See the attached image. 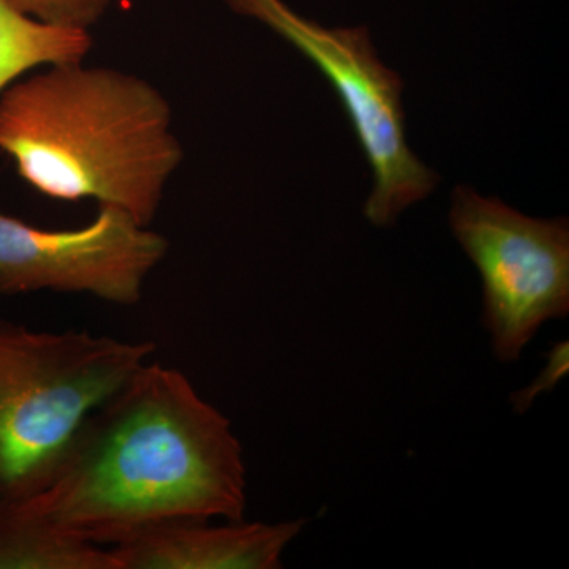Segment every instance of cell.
I'll list each match as a JSON object with an SVG mask.
<instances>
[{
    "label": "cell",
    "instance_id": "cell-1",
    "mask_svg": "<svg viewBox=\"0 0 569 569\" xmlns=\"http://www.w3.org/2000/svg\"><path fill=\"white\" fill-rule=\"evenodd\" d=\"M2 509L100 548L178 520H244L242 447L181 370L148 362L82 421L43 488Z\"/></svg>",
    "mask_w": 569,
    "mask_h": 569
},
{
    "label": "cell",
    "instance_id": "cell-2",
    "mask_svg": "<svg viewBox=\"0 0 569 569\" xmlns=\"http://www.w3.org/2000/svg\"><path fill=\"white\" fill-rule=\"evenodd\" d=\"M0 151L40 193L96 198L144 227L182 160L160 92L132 74L80 63L52 66L7 89Z\"/></svg>",
    "mask_w": 569,
    "mask_h": 569
},
{
    "label": "cell",
    "instance_id": "cell-3",
    "mask_svg": "<svg viewBox=\"0 0 569 569\" xmlns=\"http://www.w3.org/2000/svg\"><path fill=\"white\" fill-rule=\"evenodd\" d=\"M156 351L153 342L0 320V509L43 488L82 421Z\"/></svg>",
    "mask_w": 569,
    "mask_h": 569
},
{
    "label": "cell",
    "instance_id": "cell-4",
    "mask_svg": "<svg viewBox=\"0 0 569 569\" xmlns=\"http://www.w3.org/2000/svg\"><path fill=\"white\" fill-rule=\"evenodd\" d=\"M298 48L336 89L372 167L365 216L376 227L396 223L408 206L425 200L438 178L408 148L402 80L378 59L366 28L328 29L295 13L282 0H227Z\"/></svg>",
    "mask_w": 569,
    "mask_h": 569
},
{
    "label": "cell",
    "instance_id": "cell-5",
    "mask_svg": "<svg viewBox=\"0 0 569 569\" xmlns=\"http://www.w3.org/2000/svg\"><path fill=\"white\" fill-rule=\"evenodd\" d=\"M449 224L482 279V325L500 362H518L541 326L569 313V223L533 219L466 186Z\"/></svg>",
    "mask_w": 569,
    "mask_h": 569
},
{
    "label": "cell",
    "instance_id": "cell-6",
    "mask_svg": "<svg viewBox=\"0 0 569 569\" xmlns=\"http://www.w3.org/2000/svg\"><path fill=\"white\" fill-rule=\"evenodd\" d=\"M168 249L162 234L114 206H100L93 222L62 231L0 212V295L50 290L133 306Z\"/></svg>",
    "mask_w": 569,
    "mask_h": 569
},
{
    "label": "cell",
    "instance_id": "cell-7",
    "mask_svg": "<svg viewBox=\"0 0 569 569\" xmlns=\"http://www.w3.org/2000/svg\"><path fill=\"white\" fill-rule=\"evenodd\" d=\"M178 520L134 535L110 548L119 569H279L284 549L307 519L264 523Z\"/></svg>",
    "mask_w": 569,
    "mask_h": 569
},
{
    "label": "cell",
    "instance_id": "cell-8",
    "mask_svg": "<svg viewBox=\"0 0 569 569\" xmlns=\"http://www.w3.org/2000/svg\"><path fill=\"white\" fill-rule=\"evenodd\" d=\"M91 47L88 29L40 21L0 0V92L36 67L81 63Z\"/></svg>",
    "mask_w": 569,
    "mask_h": 569
},
{
    "label": "cell",
    "instance_id": "cell-9",
    "mask_svg": "<svg viewBox=\"0 0 569 569\" xmlns=\"http://www.w3.org/2000/svg\"><path fill=\"white\" fill-rule=\"evenodd\" d=\"M0 569H119L110 549L82 545L0 509Z\"/></svg>",
    "mask_w": 569,
    "mask_h": 569
},
{
    "label": "cell",
    "instance_id": "cell-10",
    "mask_svg": "<svg viewBox=\"0 0 569 569\" xmlns=\"http://www.w3.org/2000/svg\"><path fill=\"white\" fill-rule=\"evenodd\" d=\"M7 2L40 21L88 29L102 17L110 0H7Z\"/></svg>",
    "mask_w": 569,
    "mask_h": 569
},
{
    "label": "cell",
    "instance_id": "cell-11",
    "mask_svg": "<svg viewBox=\"0 0 569 569\" xmlns=\"http://www.w3.org/2000/svg\"><path fill=\"white\" fill-rule=\"evenodd\" d=\"M546 356H548V362H546L541 373L531 381L529 387L520 389L511 396V403L516 413L522 415L529 411L539 395L552 391L557 383L568 376L569 343L567 340L556 343Z\"/></svg>",
    "mask_w": 569,
    "mask_h": 569
}]
</instances>
